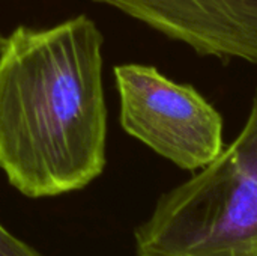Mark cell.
I'll return each mask as SVG.
<instances>
[{"label":"cell","mask_w":257,"mask_h":256,"mask_svg":"<svg viewBox=\"0 0 257 256\" xmlns=\"http://www.w3.org/2000/svg\"><path fill=\"white\" fill-rule=\"evenodd\" d=\"M134 246L137 256H257V88L238 136L160 196Z\"/></svg>","instance_id":"obj_2"},{"label":"cell","mask_w":257,"mask_h":256,"mask_svg":"<svg viewBox=\"0 0 257 256\" xmlns=\"http://www.w3.org/2000/svg\"><path fill=\"white\" fill-rule=\"evenodd\" d=\"M0 256H44L0 225Z\"/></svg>","instance_id":"obj_5"},{"label":"cell","mask_w":257,"mask_h":256,"mask_svg":"<svg viewBox=\"0 0 257 256\" xmlns=\"http://www.w3.org/2000/svg\"><path fill=\"white\" fill-rule=\"evenodd\" d=\"M2 42H3V38L0 36V45H2Z\"/></svg>","instance_id":"obj_6"},{"label":"cell","mask_w":257,"mask_h":256,"mask_svg":"<svg viewBox=\"0 0 257 256\" xmlns=\"http://www.w3.org/2000/svg\"><path fill=\"white\" fill-rule=\"evenodd\" d=\"M102 35L86 15L20 26L0 45V169L33 199L75 192L105 167Z\"/></svg>","instance_id":"obj_1"},{"label":"cell","mask_w":257,"mask_h":256,"mask_svg":"<svg viewBox=\"0 0 257 256\" xmlns=\"http://www.w3.org/2000/svg\"><path fill=\"white\" fill-rule=\"evenodd\" d=\"M120 125L134 139L182 170L197 172L224 148L223 115L193 84L178 83L155 66H114Z\"/></svg>","instance_id":"obj_3"},{"label":"cell","mask_w":257,"mask_h":256,"mask_svg":"<svg viewBox=\"0 0 257 256\" xmlns=\"http://www.w3.org/2000/svg\"><path fill=\"white\" fill-rule=\"evenodd\" d=\"M196 54L257 66V0H99Z\"/></svg>","instance_id":"obj_4"}]
</instances>
